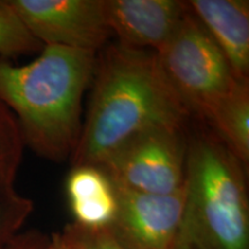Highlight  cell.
I'll list each match as a JSON object with an SVG mask.
<instances>
[{
	"label": "cell",
	"mask_w": 249,
	"mask_h": 249,
	"mask_svg": "<svg viewBox=\"0 0 249 249\" xmlns=\"http://www.w3.org/2000/svg\"><path fill=\"white\" fill-rule=\"evenodd\" d=\"M46 249H74V247L71 246L67 236L65 235V233L61 232L50 236L49 245Z\"/></svg>",
	"instance_id": "e0dca14e"
},
{
	"label": "cell",
	"mask_w": 249,
	"mask_h": 249,
	"mask_svg": "<svg viewBox=\"0 0 249 249\" xmlns=\"http://www.w3.org/2000/svg\"><path fill=\"white\" fill-rule=\"evenodd\" d=\"M62 232L74 249H124L111 232L110 227L88 230L76 224H71Z\"/></svg>",
	"instance_id": "9a60e30c"
},
{
	"label": "cell",
	"mask_w": 249,
	"mask_h": 249,
	"mask_svg": "<svg viewBox=\"0 0 249 249\" xmlns=\"http://www.w3.org/2000/svg\"><path fill=\"white\" fill-rule=\"evenodd\" d=\"M118 209L111 232L124 249H173L185 216L186 182L172 194L117 188Z\"/></svg>",
	"instance_id": "52a82bcc"
},
{
	"label": "cell",
	"mask_w": 249,
	"mask_h": 249,
	"mask_svg": "<svg viewBox=\"0 0 249 249\" xmlns=\"http://www.w3.org/2000/svg\"><path fill=\"white\" fill-rule=\"evenodd\" d=\"M43 46L28 31L20 18L0 0V58L11 60L34 54L42 51Z\"/></svg>",
	"instance_id": "4fadbf2b"
},
{
	"label": "cell",
	"mask_w": 249,
	"mask_h": 249,
	"mask_svg": "<svg viewBox=\"0 0 249 249\" xmlns=\"http://www.w3.org/2000/svg\"><path fill=\"white\" fill-rule=\"evenodd\" d=\"M173 249H195V248L193 247L192 242L189 241V239L187 238V235L182 232V230H181V231H180V234L178 236V240H177Z\"/></svg>",
	"instance_id": "ac0fdd59"
},
{
	"label": "cell",
	"mask_w": 249,
	"mask_h": 249,
	"mask_svg": "<svg viewBox=\"0 0 249 249\" xmlns=\"http://www.w3.org/2000/svg\"><path fill=\"white\" fill-rule=\"evenodd\" d=\"M66 194L76 225L88 230L108 227L118 209L117 189L97 166H74L66 180Z\"/></svg>",
	"instance_id": "30bf717a"
},
{
	"label": "cell",
	"mask_w": 249,
	"mask_h": 249,
	"mask_svg": "<svg viewBox=\"0 0 249 249\" xmlns=\"http://www.w3.org/2000/svg\"><path fill=\"white\" fill-rule=\"evenodd\" d=\"M112 36L121 45L158 51L187 9L179 0H103Z\"/></svg>",
	"instance_id": "ba28073f"
},
{
	"label": "cell",
	"mask_w": 249,
	"mask_h": 249,
	"mask_svg": "<svg viewBox=\"0 0 249 249\" xmlns=\"http://www.w3.org/2000/svg\"><path fill=\"white\" fill-rule=\"evenodd\" d=\"M24 147L17 119L0 101V187H14Z\"/></svg>",
	"instance_id": "7c38bea8"
},
{
	"label": "cell",
	"mask_w": 249,
	"mask_h": 249,
	"mask_svg": "<svg viewBox=\"0 0 249 249\" xmlns=\"http://www.w3.org/2000/svg\"><path fill=\"white\" fill-rule=\"evenodd\" d=\"M97 53L44 45L29 64L0 58V101L18 121L24 145L45 160H66L82 129V101Z\"/></svg>",
	"instance_id": "7a4b0ae2"
},
{
	"label": "cell",
	"mask_w": 249,
	"mask_h": 249,
	"mask_svg": "<svg viewBox=\"0 0 249 249\" xmlns=\"http://www.w3.org/2000/svg\"><path fill=\"white\" fill-rule=\"evenodd\" d=\"M155 53L174 91L193 119L201 124L238 82L188 4L176 30Z\"/></svg>",
	"instance_id": "277c9868"
},
{
	"label": "cell",
	"mask_w": 249,
	"mask_h": 249,
	"mask_svg": "<svg viewBox=\"0 0 249 249\" xmlns=\"http://www.w3.org/2000/svg\"><path fill=\"white\" fill-rule=\"evenodd\" d=\"M203 124L248 170L249 81H238L211 110Z\"/></svg>",
	"instance_id": "8fae6325"
},
{
	"label": "cell",
	"mask_w": 249,
	"mask_h": 249,
	"mask_svg": "<svg viewBox=\"0 0 249 249\" xmlns=\"http://www.w3.org/2000/svg\"><path fill=\"white\" fill-rule=\"evenodd\" d=\"M50 236L37 231L20 233L6 246L5 249H46Z\"/></svg>",
	"instance_id": "2e32d148"
},
{
	"label": "cell",
	"mask_w": 249,
	"mask_h": 249,
	"mask_svg": "<svg viewBox=\"0 0 249 249\" xmlns=\"http://www.w3.org/2000/svg\"><path fill=\"white\" fill-rule=\"evenodd\" d=\"M33 210V201L18 194L14 187H0V249L20 234Z\"/></svg>",
	"instance_id": "5bb4252c"
},
{
	"label": "cell",
	"mask_w": 249,
	"mask_h": 249,
	"mask_svg": "<svg viewBox=\"0 0 249 249\" xmlns=\"http://www.w3.org/2000/svg\"><path fill=\"white\" fill-rule=\"evenodd\" d=\"M92 91L82 121L74 166H99L140 134L157 128H187L193 119L149 50L114 43L96 60Z\"/></svg>",
	"instance_id": "6da1fadb"
},
{
	"label": "cell",
	"mask_w": 249,
	"mask_h": 249,
	"mask_svg": "<svg viewBox=\"0 0 249 249\" xmlns=\"http://www.w3.org/2000/svg\"><path fill=\"white\" fill-rule=\"evenodd\" d=\"M192 13L208 31L238 81H249V2L191 0Z\"/></svg>",
	"instance_id": "9c48e42d"
},
{
	"label": "cell",
	"mask_w": 249,
	"mask_h": 249,
	"mask_svg": "<svg viewBox=\"0 0 249 249\" xmlns=\"http://www.w3.org/2000/svg\"><path fill=\"white\" fill-rule=\"evenodd\" d=\"M247 171L209 128L188 134L181 230L195 249H249Z\"/></svg>",
	"instance_id": "3957f363"
},
{
	"label": "cell",
	"mask_w": 249,
	"mask_h": 249,
	"mask_svg": "<svg viewBox=\"0 0 249 249\" xmlns=\"http://www.w3.org/2000/svg\"><path fill=\"white\" fill-rule=\"evenodd\" d=\"M187 145V128L152 129L130 139L97 167L117 188L172 194L185 186Z\"/></svg>",
	"instance_id": "5b68a950"
},
{
	"label": "cell",
	"mask_w": 249,
	"mask_h": 249,
	"mask_svg": "<svg viewBox=\"0 0 249 249\" xmlns=\"http://www.w3.org/2000/svg\"><path fill=\"white\" fill-rule=\"evenodd\" d=\"M43 45L97 53L112 33L103 0H2Z\"/></svg>",
	"instance_id": "8992f818"
}]
</instances>
